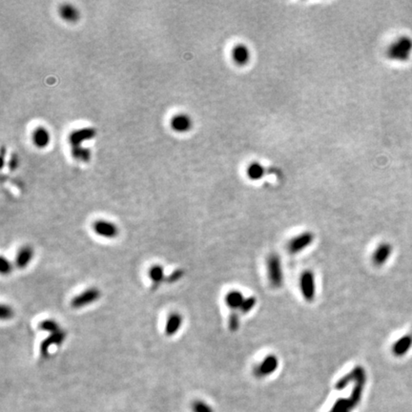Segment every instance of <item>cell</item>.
I'll return each instance as SVG.
<instances>
[{
  "label": "cell",
  "mask_w": 412,
  "mask_h": 412,
  "mask_svg": "<svg viewBox=\"0 0 412 412\" xmlns=\"http://www.w3.org/2000/svg\"><path fill=\"white\" fill-rule=\"evenodd\" d=\"M32 142L38 149H44L51 143V134L47 128L37 126L32 133Z\"/></svg>",
  "instance_id": "obj_12"
},
{
  "label": "cell",
  "mask_w": 412,
  "mask_h": 412,
  "mask_svg": "<svg viewBox=\"0 0 412 412\" xmlns=\"http://www.w3.org/2000/svg\"><path fill=\"white\" fill-rule=\"evenodd\" d=\"M38 327L40 330L45 331V332L50 333V334H54V333L59 332V330H61L59 324L52 320V319H47V320H43L39 324Z\"/></svg>",
  "instance_id": "obj_22"
},
{
  "label": "cell",
  "mask_w": 412,
  "mask_h": 412,
  "mask_svg": "<svg viewBox=\"0 0 412 412\" xmlns=\"http://www.w3.org/2000/svg\"><path fill=\"white\" fill-rule=\"evenodd\" d=\"M184 275V271L181 269L175 270L173 273H171L166 279L165 282L168 284H174L176 282H177L178 280H180Z\"/></svg>",
  "instance_id": "obj_26"
},
{
  "label": "cell",
  "mask_w": 412,
  "mask_h": 412,
  "mask_svg": "<svg viewBox=\"0 0 412 412\" xmlns=\"http://www.w3.org/2000/svg\"><path fill=\"white\" fill-rule=\"evenodd\" d=\"M245 297L239 290L232 289L225 294L224 302L231 311H238Z\"/></svg>",
  "instance_id": "obj_14"
},
{
  "label": "cell",
  "mask_w": 412,
  "mask_h": 412,
  "mask_svg": "<svg viewBox=\"0 0 412 412\" xmlns=\"http://www.w3.org/2000/svg\"><path fill=\"white\" fill-rule=\"evenodd\" d=\"M239 316L240 314L238 311H231L228 317V329L231 332L238 331L239 327Z\"/></svg>",
  "instance_id": "obj_24"
},
{
  "label": "cell",
  "mask_w": 412,
  "mask_h": 412,
  "mask_svg": "<svg viewBox=\"0 0 412 412\" xmlns=\"http://www.w3.org/2000/svg\"><path fill=\"white\" fill-rule=\"evenodd\" d=\"M256 305H257L256 297H254V296L246 297L242 302L240 308L238 309V312L240 315H247L253 310Z\"/></svg>",
  "instance_id": "obj_23"
},
{
  "label": "cell",
  "mask_w": 412,
  "mask_h": 412,
  "mask_svg": "<svg viewBox=\"0 0 412 412\" xmlns=\"http://www.w3.org/2000/svg\"><path fill=\"white\" fill-rule=\"evenodd\" d=\"M12 270H13L12 264L5 257H1V261H0V272H1V274L2 275L10 274Z\"/></svg>",
  "instance_id": "obj_25"
},
{
  "label": "cell",
  "mask_w": 412,
  "mask_h": 412,
  "mask_svg": "<svg viewBox=\"0 0 412 412\" xmlns=\"http://www.w3.org/2000/svg\"><path fill=\"white\" fill-rule=\"evenodd\" d=\"M266 277L273 288H281L285 282L282 261L277 254H270L265 261Z\"/></svg>",
  "instance_id": "obj_1"
},
{
  "label": "cell",
  "mask_w": 412,
  "mask_h": 412,
  "mask_svg": "<svg viewBox=\"0 0 412 412\" xmlns=\"http://www.w3.org/2000/svg\"><path fill=\"white\" fill-rule=\"evenodd\" d=\"M148 275L152 283V286H151L152 291H156L166 279L163 266L160 265H155L151 266V268L148 272Z\"/></svg>",
  "instance_id": "obj_16"
},
{
  "label": "cell",
  "mask_w": 412,
  "mask_h": 412,
  "mask_svg": "<svg viewBox=\"0 0 412 412\" xmlns=\"http://www.w3.org/2000/svg\"><path fill=\"white\" fill-rule=\"evenodd\" d=\"M59 15L63 19L64 21L69 23H75L79 21L80 18V13L79 9L72 4L65 3L59 8Z\"/></svg>",
  "instance_id": "obj_15"
},
{
  "label": "cell",
  "mask_w": 412,
  "mask_h": 412,
  "mask_svg": "<svg viewBox=\"0 0 412 412\" xmlns=\"http://www.w3.org/2000/svg\"><path fill=\"white\" fill-rule=\"evenodd\" d=\"M232 59L238 66H245L251 59L250 50L245 44H237L232 50Z\"/></svg>",
  "instance_id": "obj_13"
},
{
  "label": "cell",
  "mask_w": 412,
  "mask_h": 412,
  "mask_svg": "<svg viewBox=\"0 0 412 412\" xmlns=\"http://www.w3.org/2000/svg\"><path fill=\"white\" fill-rule=\"evenodd\" d=\"M100 291L97 288H88L71 301V306L75 309H80L97 301L100 298Z\"/></svg>",
  "instance_id": "obj_6"
},
{
  "label": "cell",
  "mask_w": 412,
  "mask_h": 412,
  "mask_svg": "<svg viewBox=\"0 0 412 412\" xmlns=\"http://www.w3.org/2000/svg\"><path fill=\"white\" fill-rule=\"evenodd\" d=\"M279 366L278 357L274 354L266 355L261 363L255 366L254 375L258 378H265L274 373Z\"/></svg>",
  "instance_id": "obj_5"
},
{
  "label": "cell",
  "mask_w": 412,
  "mask_h": 412,
  "mask_svg": "<svg viewBox=\"0 0 412 412\" xmlns=\"http://www.w3.org/2000/svg\"><path fill=\"white\" fill-rule=\"evenodd\" d=\"M13 315H14V311H13V309L9 305H6V304H2L1 305L0 316H1L2 320L10 319V318L13 317Z\"/></svg>",
  "instance_id": "obj_27"
},
{
  "label": "cell",
  "mask_w": 412,
  "mask_h": 412,
  "mask_svg": "<svg viewBox=\"0 0 412 412\" xmlns=\"http://www.w3.org/2000/svg\"><path fill=\"white\" fill-rule=\"evenodd\" d=\"M393 253V247L389 242H382L371 256V261L375 266H383L391 258Z\"/></svg>",
  "instance_id": "obj_7"
},
{
  "label": "cell",
  "mask_w": 412,
  "mask_h": 412,
  "mask_svg": "<svg viewBox=\"0 0 412 412\" xmlns=\"http://www.w3.org/2000/svg\"><path fill=\"white\" fill-rule=\"evenodd\" d=\"M300 290L304 301L312 302L316 297V280L311 270H305L300 278Z\"/></svg>",
  "instance_id": "obj_4"
},
{
  "label": "cell",
  "mask_w": 412,
  "mask_h": 412,
  "mask_svg": "<svg viewBox=\"0 0 412 412\" xmlns=\"http://www.w3.org/2000/svg\"><path fill=\"white\" fill-rule=\"evenodd\" d=\"M72 156L73 158L78 160V161H82V162H87L91 159V153L90 150L85 148L84 146L81 147H76V148H72Z\"/></svg>",
  "instance_id": "obj_21"
},
{
  "label": "cell",
  "mask_w": 412,
  "mask_h": 412,
  "mask_svg": "<svg viewBox=\"0 0 412 412\" xmlns=\"http://www.w3.org/2000/svg\"><path fill=\"white\" fill-rule=\"evenodd\" d=\"M171 129L177 134L188 133L193 127V120L187 114L179 113L175 115L170 120Z\"/></svg>",
  "instance_id": "obj_11"
},
{
  "label": "cell",
  "mask_w": 412,
  "mask_h": 412,
  "mask_svg": "<svg viewBox=\"0 0 412 412\" xmlns=\"http://www.w3.org/2000/svg\"><path fill=\"white\" fill-rule=\"evenodd\" d=\"M315 236L310 231H305L294 236L287 241L286 250L290 255H297L308 248L314 241Z\"/></svg>",
  "instance_id": "obj_3"
},
{
  "label": "cell",
  "mask_w": 412,
  "mask_h": 412,
  "mask_svg": "<svg viewBox=\"0 0 412 412\" xmlns=\"http://www.w3.org/2000/svg\"><path fill=\"white\" fill-rule=\"evenodd\" d=\"M95 135H96V131L94 128L87 127V128L79 129L70 134L69 143L72 146V148L81 147L82 144L85 142L94 139Z\"/></svg>",
  "instance_id": "obj_8"
},
{
  "label": "cell",
  "mask_w": 412,
  "mask_h": 412,
  "mask_svg": "<svg viewBox=\"0 0 412 412\" xmlns=\"http://www.w3.org/2000/svg\"><path fill=\"white\" fill-rule=\"evenodd\" d=\"M182 317L180 314L178 313H173L171 314L165 324V335L168 337H172L174 336L175 334L178 332V330L180 329L181 325H182Z\"/></svg>",
  "instance_id": "obj_18"
},
{
  "label": "cell",
  "mask_w": 412,
  "mask_h": 412,
  "mask_svg": "<svg viewBox=\"0 0 412 412\" xmlns=\"http://www.w3.org/2000/svg\"><path fill=\"white\" fill-rule=\"evenodd\" d=\"M412 52V39L410 36H400L388 47V59L396 61H407Z\"/></svg>",
  "instance_id": "obj_2"
},
{
  "label": "cell",
  "mask_w": 412,
  "mask_h": 412,
  "mask_svg": "<svg viewBox=\"0 0 412 412\" xmlns=\"http://www.w3.org/2000/svg\"><path fill=\"white\" fill-rule=\"evenodd\" d=\"M66 339V333L63 330H59V332L50 334L49 337L44 339L41 342L39 351H40V358L42 360L47 359L49 356V349L52 346H60L62 345L64 340Z\"/></svg>",
  "instance_id": "obj_10"
},
{
  "label": "cell",
  "mask_w": 412,
  "mask_h": 412,
  "mask_svg": "<svg viewBox=\"0 0 412 412\" xmlns=\"http://www.w3.org/2000/svg\"><path fill=\"white\" fill-rule=\"evenodd\" d=\"M32 257H33V249L31 246L22 247L16 256V266L20 269L25 268L31 263Z\"/></svg>",
  "instance_id": "obj_19"
},
{
  "label": "cell",
  "mask_w": 412,
  "mask_h": 412,
  "mask_svg": "<svg viewBox=\"0 0 412 412\" xmlns=\"http://www.w3.org/2000/svg\"><path fill=\"white\" fill-rule=\"evenodd\" d=\"M412 347V334H407L400 338L393 345L392 352L395 356L401 357L406 355Z\"/></svg>",
  "instance_id": "obj_17"
},
{
  "label": "cell",
  "mask_w": 412,
  "mask_h": 412,
  "mask_svg": "<svg viewBox=\"0 0 412 412\" xmlns=\"http://www.w3.org/2000/svg\"><path fill=\"white\" fill-rule=\"evenodd\" d=\"M265 172H266L265 167L258 161H254L252 163H250L246 170L247 177L254 181L262 179L265 177Z\"/></svg>",
  "instance_id": "obj_20"
},
{
  "label": "cell",
  "mask_w": 412,
  "mask_h": 412,
  "mask_svg": "<svg viewBox=\"0 0 412 412\" xmlns=\"http://www.w3.org/2000/svg\"><path fill=\"white\" fill-rule=\"evenodd\" d=\"M93 230L102 238H115L118 235V227L109 221L98 220L93 224Z\"/></svg>",
  "instance_id": "obj_9"
}]
</instances>
